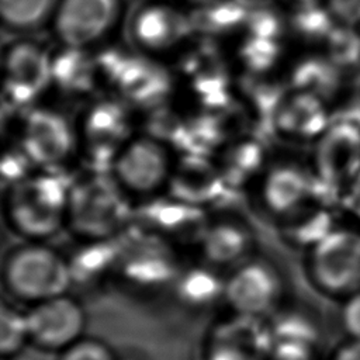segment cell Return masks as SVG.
Here are the masks:
<instances>
[{
  "instance_id": "42",
  "label": "cell",
  "mask_w": 360,
  "mask_h": 360,
  "mask_svg": "<svg viewBox=\"0 0 360 360\" xmlns=\"http://www.w3.org/2000/svg\"><path fill=\"white\" fill-rule=\"evenodd\" d=\"M3 360H6V359H4V357H3Z\"/></svg>"
},
{
  "instance_id": "32",
  "label": "cell",
  "mask_w": 360,
  "mask_h": 360,
  "mask_svg": "<svg viewBox=\"0 0 360 360\" xmlns=\"http://www.w3.org/2000/svg\"><path fill=\"white\" fill-rule=\"evenodd\" d=\"M37 167L28 158V155L22 150L20 143L11 136L3 148V159H1V181L3 186L14 184L32 172Z\"/></svg>"
},
{
  "instance_id": "5",
  "label": "cell",
  "mask_w": 360,
  "mask_h": 360,
  "mask_svg": "<svg viewBox=\"0 0 360 360\" xmlns=\"http://www.w3.org/2000/svg\"><path fill=\"white\" fill-rule=\"evenodd\" d=\"M10 134L37 169L63 172L79 155L75 120L56 105L35 104L21 112Z\"/></svg>"
},
{
  "instance_id": "29",
  "label": "cell",
  "mask_w": 360,
  "mask_h": 360,
  "mask_svg": "<svg viewBox=\"0 0 360 360\" xmlns=\"http://www.w3.org/2000/svg\"><path fill=\"white\" fill-rule=\"evenodd\" d=\"M335 18L326 6L315 1L295 6L287 28L304 41H326L335 28Z\"/></svg>"
},
{
  "instance_id": "14",
  "label": "cell",
  "mask_w": 360,
  "mask_h": 360,
  "mask_svg": "<svg viewBox=\"0 0 360 360\" xmlns=\"http://www.w3.org/2000/svg\"><path fill=\"white\" fill-rule=\"evenodd\" d=\"M165 191L205 211L231 193L214 156L197 152L176 153Z\"/></svg>"
},
{
  "instance_id": "15",
  "label": "cell",
  "mask_w": 360,
  "mask_h": 360,
  "mask_svg": "<svg viewBox=\"0 0 360 360\" xmlns=\"http://www.w3.org/2000/svg\"><path fill=\"white\" fill-rule=\"evenodd\" d=\"M312 174L295 162L270 163L253 187L259 208L280 221L312 202Z\"/></svg>"
},
{
  "instance_id": "8",
  "label": "cell",
  "mask_w": 360,
  "mask_h": 360,
  "mask_svg": "<svg viewBox=\"0 0 360 360\" xmlns=\"http://www.w3.org/2000/svg\"><path fill=\"white\" fill-rule=\"evenodd\" d=\"M132 48L149 58L165 60L177 56L194 39L191 13L165 0H148L139 4L129 20Z\"/></svg>"
},
{
  "instance_id": "21",
  "label": "cell",
  "mask_w": 360,
  "mask_h": 360,
  "mask_svg": "<svg viewBox=\"0 0 360 360\" xmlns=\"http://www.w3.org/2000/svg\"><path fill=\"white\" fill-rule=\"evenodd\" d=\"M315 173L339 184L352 181L360 173V129L333 120L318 138Z\"/></svg>"
},
{
  "instance_id": "18",
  "label": "cell",
  "mask_w": 360,
  "mask_h": 360,
  "mask_svg": "<svg viewBox=\"0 0 360 360\" xmlns=\"http://www.w3.org/2000/svg\"><path fill=\"white\" fill-rule=\"evenodd\" d=\"M101 91L94 51L62 45L52 48L49 94L83 105Z\"/></svg>"
},
{
  "instance_id": "11",
  "label": "cell",
  "mask_w": 360,
  "mask_h": 360,
  "mask_svg": "<svg viewBox=\"0 0 360 360\" xmlns=\"http://www.w3.org/2000/svg\"><path fill=\"white\" fill-rule=\"evenodd\" d=\"M308 271L318 288L332 295L360 290V232L333 229L308 256Z\"/></svg>"
},
{
  "instance_id": "38",
  "label": "cell",
  "mask_w": 360,
  "mask_h": 360,
  "mask_svg": "<svg viewBox=\"0 0 360 360\" xmlns=\"http://www.w3.org/2000/svg\"><path fill=\"white\" fill-rule=\"evenodd\" d=\"M347 200H349V207L360 217V183L356 184V187H353Z\"/></svg>"
},
{
  "instance_id": "39",
  "label": "cell",
  "mask_w": 360,
  "mask_h": 360,
  "mask_svg": "<svg viewBox=\"0 0 360 360\" xmlns=\"http://www.w3.org/2000/svg\"><path fill=\"white\" fill-rule=\"evenodd\" d=\"M187 1H190L191 4H194V7H198V6H202V4L210 3V1H212V0H187Z\"/></svg>"
},
{
  "instance_id": "3",
  "label": "cell",
  "mask_w": 360,
  "mask_h": 360,
  "mask_svg": "<svg viewBox=\"0 0 360 360\" xmlns=\"http://www.w3.org/2000/svg\"><path fill=\"white\" fill-rule=\"evenodd\" d=\"M75 120L79 155L87 167L107 169L136 134L135 111L111 93L84 103Z\"/></svg>"
},
{
  "instance_id": "25",
  "label": "cell",
  "mask_w": 360,
  "mask_h": 360,
  "mask_svg": "<svg viewBox=\"0 0 360 360\" xmlns=\"http://www.w3.org/2000/svg\"><path fill=\"white\" fill-rule=\"evenodd\" d=\"M330 210L315 202L278 221V231L285 243L298 249H312L333 231Z\"/></svg>"
},
{
  "instance_id": "2",
  "label": "cell",
  "mask_w": 360,
  "mask_h": 360,
  "mask_svg": "<svg viewBox=\"0 0 360 360\" xmlns=\"http://www.w3.org/2000/svg\"><path fill=\"white\" fill-rule=\"evenodd\" d=\"M134 211L107 169L87 167L70 179L66 231L73 239H117L134 225Z\"/></svg>"
},
{
  "instance_id": "7",
  "label": "cell",
  "mask_w": 360,
  "mask_h": 360,
  "mask_svg": "<svg viewBox=\"0 0 360 360\" xmlns=\"http://www.w3.org/2000/svg\"><path fill=\"white\" fill-rule=\"evenodd\" d=\"M51 53L44 42L31 35H15L3 49V100L21 112L49 94Z\"/></svg>"
},
{
  "instance_id": "35",
  "label": "cell",
  "mask_w": 360,
  "mask_h": 360,
  "mask_svg": "<svg viewBox=\"0 0 360 360\" xmlns=\"http://www.w3.org/2000/svg\"><path fill=\"white\" fill-rule=\"evenodd\" d=\"M342 322L350 339L360 340V290L349 295L343 307Z\"/></svg>"
},
{
  "instance_id": "41",
  "label": "cell",
  "mask_w": 360,
  "mask_h": 360,
  "mask_svg": "<svg viewBox=\"0 0 360 360\" xmlns=\"http://www.w3.org/2000/svg\"><path fill=\"white\" fill-rule=\"evenodd\" d=\"M294 3V7L295 6H302V4H307V3H312L315 0H291Z\"/></svg>"
},
{
  "instance_id": "20",
  "label": "cell",
  "mask_w": 360,
  "mask_h": 360,
  "mask_svg": "<svg viewBox=\"0 0 360 360\" xmlns=\"http://www.w3.org/2000/svg\"><path fill=\"white\" fill-rule=\"evenodd\" d=\"M212 156L231 191L253 188L270 165L266 143L249 132L231 136Z\"/></svg>"
},
{
  "instance_id": "36",
  "label": "cell",
  "mask_w": 360,
  "mask_h": 360,
  "mask_svg": "<svg viewBox=\"0 0 360 360\" xmlns=\"http://www.w3.org/2000/svg\"><path fill=\"white\" fill-rule=\"evenodd\" d=\"M336 121L347 122L360 129V98L347 103V105L343 108Z\"/></svg>"
},
{
  "instance_id": "40",
  "label": "cell",
  "mask_w": 360,
  "mask_h": 360,
  "mask_svg": "<svg viewBox=\"0 0 360 360\" xmlns=\"http://www.w3.org/2000/svg\"><path fill=\"white\" fill-rule=\"evenodd\" d=\"M245 3H248V4H253V6H257V4H264V3H267L269 0H243Z\"/></svg>"
},
{
  "instance_id": "9",
  "label": "cell",
  "mask_w": 360,
  "mask_h": 360,
  "mask_svg": "<svg viewBox=\"0 0 360 360\" xmlns=\"http://www.w3.org/2000/svg\"><path fill=\"white\" fill-rule=\"evenodd\" d=\"M115 271L128 283L153 288L176 280L180 273L174 243L132 225L121 236Z\"/></svg>"
},
{
  "instance_id": "27",
  "label": "cell",
  "mask_w": 360,
  "mask_h": 360,
  "mask_svg": "<svg viewBox=\"0 0 360 360\" xmlns=\"http://www.w3.org/2000/svg\"><path fill=\"white\" fill-rule=\"evenodd\" d=\"M59 0H0L4 31L13 35H31L51 24Z\"/></svg>"
},
{
  "instance_id": "22",
  "label": "cell",
  "mask_w": 360,
  "mask_h": 360,
  "mask_svg": "<svg viewBox=\"0 0 360 360\" xmlns=\"http://www.w3.org/2000/svg\"><path fill=\"white\" fill-rule=\"evenodd\" d=\"M332 120L325 100L295 90H287L270 125V132L283 139L309 141L319 138Z\"/></svg>"
},
{
  "instance_id": "31",
  "label": "cell",
  "mask_w": 360,
  "mask_h": 360,
  "mask_svg": "<svg viewBox=\"0 0 360 360\" xmlns=\"http://www.w3.org/2000/svg\"><path fill=\"white\" fill-rule=\"evenodd\" d=\"M30 339L27 314H22L6 304L0 312V350L3 357H8L21 350Z\"/></svg>"
},
{
  "instance_id": "16",
  "label": "cell",
  "mask_w": 360,
  "mask_h": 360,
  "mask_svg": "<svg viewBox=\"0 0 360 360\" xmlns=\"http://www.w3.org/2000/svg\"><path fill=\"white\" fill-rule=\"evenodd\" d=\"M256 238L250 225L235 215L208 218L193 248L201 263L214 269H235L253 256Z\"/></svg>"
},
{
  "instance_id": "1",
  "label": "cell",
  "mask_w": 360,
  "mask_h": 360,
  "mask_svg": "<svg viewBox=\"0 0 360 360\" xmlns=\"http://www.w3.org/2000/svg\"><path fill=\"white\" fill-rule=\"evenodd\" d=\"M70 179L63 172L37 169L6 186L3 217L21 240L48 242L66 231Z\"/></svg>"
},
{
  "instance_id": "13",
  "label": "cell",
  "mask_w": 360,
  "mask_h": 360,
  "mask_svg": "<svg viewBox=\"0 0 360 360\" xmlns=\"http://www.w3.org/2000/svg\"><path fill=\"white\" fill-rule=\"evenodd\" d=\"M173 84V76L162 60L134 49L110 93L121 98L135 112L145 114L166 105Z\"/></svg>"
},
{
  "instance_id": "17",
  "label": "cell",
  "mask_w": 360,
  "mask_h": 360,
  "mask_svg": "<svg viewBox=\"0 0 360 360\" xmlns=\"http://www.w3.org/2000/svg\"><path fill=\"white\" fill-rule=\"evenodd\" d=\"M281 292V278L276 267L264 260L250 257L232 269L225 280L224 295L235 311L256 316L270 309Z\"/></svg>"
},
{
  "instance_id": "37",
  "label": "cell",
  "mask_w": 360,
  "mask_h": 360,
  "mask_svg": "<svg viewBox=\"0 0 360 360\" xmlns=\"http://www.w3.org/2000/svg\"><path fill=\"white\" fill-rule=\"evenodd\" d=\"M333 360H360V340L350 339V342L340 346Z\"/></svg>"
},
{
  "instance_id": "23",
  "label": "cell",
  "mask_w": 360,
  "mask_h": 360,
  "mask_svg": "<svg viewBox=\"0 0 360 360\" xmlns=\"http://www.w3.org/2000/svg\"><path fill=\"white\" fill-rule=\"evenodd\" d=\"M72 281L93 283L115 271L120 242L117 239H75L69 252L65 253Z\"/></svg>"
},
{
  "instance_id": "30",
  "label": "cell",
  "mask_w": 360,
  "mask_h": 360,
  "mask_svg": "<svg viewBox=\"0 0 360 360\" xmlns=\"http://www.w3.org/2000/svg\"><path fill=\"white\" fill-rule=\"evenodd\" d=\"M325 44L326 56L340 69L360 65V34L352 25L335 27Z\"/></svg>"
},
{
  "instance_id": "10",
  "label": "cell",
  "mask_w": 360,
  "mask_h": 360,
  "mask_svg": "<svg viewBox=\"0 0 360 360\" xmlns=\"http://www.w3.org/2000/svg\"><path fill=\"white\" fill-rule=\"evenodd\" d=\"M121 18V0H59L51 21L56 45L97 49Z\"/></svg>"
},
{
  "instance_id": "34",
  "label": "cell",
  "mask_w": 360,
  "mask_h": 360,
  "mask_svg": "<svg viewBox=\"0 0 360 360\" xmlns=\"http://www.w3.org/2000/svg\"><path fill=\"white\" fill-rule=\"evenodd\" d=\"M326 7L340 24L353 27L360 22V0H326Z\"/></svg>"
},
{
  "instance_id": "28",
  "label": "cell",
  "mask_w": 360,
  "mask_h": 360,
  "mask_svg": "<svg viewBox=\"0 0 360 360\" xmlns=\"http://www.w3.org/2000/svg\"><path fill=\"white\" fill-rule=\"evenodd\" d=\"M176 288L183 301L193 305H204L224 294L225 280L217 274V269L198 263L179 273Z\"/></svg>"
},
{
  "instance_id": "33",
  "label": "cell",
  "mask_w": 360,
  "mask_h": 360,
  "mask_svg": "<svg viewBox=\"0 0 360 360\" xmlns=\"http://www.w3.org/2000/svg\"><path fill=\"white\" fill-rule=\"evenodd\" d=\"M62 360H115L111 350L96 340H79L65 349Z\"/></svg>"
},
{
  "instance_id": "26",
  "label": "cell",
  "mask_w": 360,
  "mask_h": 360,
  "mask_svg": "<svg viewBox=\"0 0 360 360\" xmlns=\"http://www.w3.org/2000/svg\"><path fill=\"white\" fill-rule=\"evenodd\" d=\"M288 84L290 90L304 91L326 101L340 86V68L326 55H307L291 65Z\"/></svg>"
},
{
  "instance_id": "12",
  "label": "cell",
  "mask_w": 360,
  "mask_h": 360,
  "mask_svg": "<svg viewBox=\"0 0 360 360\" xmlns=\"http://www.w3.org/2000/svg\"><path fill=\"white\" fill-rule=\"evenodd\" d=\"M210 215L166 191L135 202L134 225L167 242L194 245Z\"/></svg>"
},
{
  "instance_id": "19",
  "label": "cell",
  "mask_w": 360,
  "mask_h": 360,
  "mask_svg": "<svg viewBox=\"0 0 360 360\" xmlns=\"http://www.w3.org/2000/svg\"><path fill=\"white\" fill-rule=\"evenodd\" d=\"M27 318L30 339L45 349H68L84 329L82 307L66 294L37 302Z\"/></svg>"
},
{
  "instance_id": "4",
  "label": "cell",
  "mask_w": 360,
  "mask_h": 360,
  "mask_svg": "<svg viewBox=\"0 0 360 360\" xmlns=\"http://www.w3.org/2000/svg\"><path fill=\"white\" fill-rule=\"evenodd\" d=\"M3 278L14 297L34 304L63 295L73 284L66 255L34 240H21L7 252Z\"/></svg>"
},
{
  "instance_id": "6",
  "label": "cell",
  "mask_w": 360,
  "mask_h": 360,
  "mask_svg": "<svg viewBox=\"0 0 360 360\" xmlns=\"http://www.w3.org/2000/svg\"><path fill=\"white\" fill-rule=\"evenodd\" d=\"M174 159L176 152L167 143L138 131L114 158L108 172L122 191L138 202L165 191Z\"/></svg>"
},
{
  "instance_id": "24",
  "label": "cell",
  "mask_w": 360,
  "mask_h": 360,
  "mask_svg": "<svg viewBox=\"0 0 360 360\" xmlns=\"http://www.w3.org/2000/svg\"><path fill=\"white\" fill-rule=\"evenodd\" d=\"M250 4L243 0H212L191 13L195 35L207 39H232L242 30Z\"/></svg>"
}]
</instances>
